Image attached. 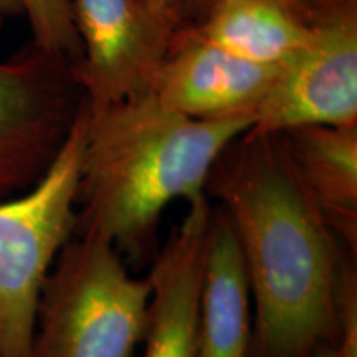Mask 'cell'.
I'll use <instances>...</instances> for the list:
<instances>
[{"mask_svg": "<svg viewBox=\"0 0 357 357\" xmlns=\"http://www.w3.org/2000/svg\"><path fill=\"white\" fill-rule=\"evenodd\" d=\"M294 171L329 227L357 252V124L278 132Z\"/></svg>", "mask_w": 357, "mask_h": 357, "instance_id": "11", "label": "cell"}, {"mask_svg": "<svg viewBox=\"0 0 357 357\" xmlns=\"http://www.w3.org/2000/svg\"><path fill=\"white\" fill-rule=\"evenodd\" d=\"M207 195L234 227L255 314L248 357L334 346L337 291L356 255L329 227L276 134L245 132L212 167Z\"/></svg>", "mask_w": 357, "mask_h": 357, "instance_id": "1", "label": "cell"}, {"mask_svg": "<svg viewBox=\"0 0 357 357\" xmlns=\"http://www.w3.org/2000/svg\"><path fill=\"white\" fill-rule=\"evenodd\" d=\"M184 29L266 68L283 66L310 37V25L281 0H211Z\"/></svg>", "mask_w": 357, "mask_h": 357, "instance_id": "12", "label": "cell"}, {"mask_svg": "<svg viewBox=\"0 0 357 357\" xmlns=\"http://www.w3.org/2000/svg\"><path fill=\"white\" fill-rule=\"evenodd\" d=\"M82 60L71 66L89 105L144 96L177 30L141 0H71Z\"/></svg>", "mask_w": 357, "mask_h": 357, "instance_id": "7", "label": "cell"}, {"mask_svg": "<svg viewBox=\"0 0 357 357\" xmlns=\"http://www.w3.org/2000/svg\"><path fill=\"white\" fill-rule=\"evenodd\" d=\"M252 294L235 230L220 207H211L195 357H248Z\"/></svg>", "mask_w": 357, "mask_h": 357, "instance_id": "10", "label": "cell"}, {"mask_svg": "<svg viewBox=\"0 0 357 357\" xmlns=\"http://www.w3.org/2000/svg\"><path fill=\"white\" fill-rule=\"evenodd\" d=\"M311 357H342V356L336 351V347L323 346V347H319V349L316 351Z\"/></svg>", "mask_w": 357, "mask_h": 357, "instance_id": "17", "label": "cell"}, {"mask_svg": "<svg viewBox=\"0 0 357 357\" xmlns=\"http://www.w3.org/2000/svg\"><path fill=\"white\" fill-rule=\"evenodd\" d=\"M17 3L29 20L38 52L71 66L82 60L71 0H17Z\"/></svg>", "mask_w": 357, "mask_h": 357, "instance_id": "13", "label": "cell"}, {"mask_svg": "<svg viewBox=\"0 0 357 357\" xmlns=\"http://www.w3.org/2000/svg\"><path fill=\"white\" fill-rule=\"evenodd\" d=\"M86 118L83 98L50 167L0 200V357H32L43 283L77 227Z\"/></svg>", "mask_w": 357, "mask_h": 357, "instance_id": "4", "label": "cell"}, {"mask_svg": "<svg viewBox=\"0 0 357 357\" xmlns=\"http://www.w3.org/2000/svg\"><path fill=\"white\" fill-rule=\"evenodd\" d=\"M211 202L190 204L151 263L144 357H195Z\"/></svg>", "mask_w": 357, "mask_h": 357, "instance_id": "9", "label": "cell"}, {"mask_svg": "<svg viewBox=\"0 0 357 357\" xmlns=\"http://www.w3.org/2000/svg\"><path fill=\"white\" fill-rule=\"evenodd\" d=\"M357 124V0H329L310 37L276 71L250 132Z\"/></svg>", "mask_w": 357, "mask_h": 357, "instance_id": "5", "label": "cell"}, {"mask_svg": "<svg viewBox=\"0 0 357 357\" xmlns=\"http://www.w3.org/2000/svg\"><path fill=\"white\" fill-rule=\"evenodd\" d=\"M75 235L106 240L126 265L158 255L159 218L174 200L207 195L223 151L253 126L252 114L199 121L144 95L89 105Z\"/></svg>", "mask_w": 357, "mask_h": 357, "instance_id": "2", "label": "cell"}, {"mask_svg": "<svg viewBox=\"0 0 357 357\" xmlns=\"http://www.w3.org/2000/svg\"><path fill=\"white\" fill-rule=\"evenodd\" d=\"M73 86L71 65L37 48L0 61V200L30 189L50 167L79 108Z\"/></svg>", "mask_w": 357, "mask_h": 357, "instance_id": "6", "label": "cell"}, {"mask_svg": "<svg viewBox=\"0 0 357 357\" xmlns=\"http://www.w3.org/2000/svg\"><path fill=\"white\" fill-rule=\"evenodd\" d=\"M154 15L178 30L195 17L199 0H141Z\"/></svg>", "mask_w": 357, "mask_h": 357, "instance_id": "14", "label": "cell"}, {"mask_svg": "<svg viewBox=\"0 0 357 357\" xmlns=\"http://www.w3.org/2000/svg\"><path fill=\"white\" fill-rule=\"evenodd\" d=\"M2 24H3V17L0 15V30H2Z\"/></svg>", "mask_w": 357, "mask_h": 357, "instance_id": "18", "label": "cell"}, {"mask_svg": "<svg viewBox=\"0 0 357 357\" xmlns=\"http://www.w3.org/2000/svg\"><path fill=\"white\" fill-rule=\"evenodd\" d=\"M149 300V278L129 273L113 245L73 235L43 283L32 357H132Z\"/></svg>", "mask_w": 357, "mask_h": 357, "instance_id": "3", "label": "cell"}, {"mask_svg": "<svg viewBox=\"0 0 357 357\" xmlns=\"http://www.w3.org/2000/svg\"><path fill=\"white\" fill-rule=\"evenodd\" d=\"M17 13H22L17 0H0V15L7 17L17 15Z\"/></svg>", "mask_w": 357, "mask_h": 357, "instance_id": "16", "label": "cell"}, {"mask_svg": "<svg viewBox=\"0 0 357 357\" xmlns=\"http://www.w3.org/2000/svg\"><path fill=\"white\" fill-rule=\"evenodd\" d=\"M208 2H211V0H199V8H197V13H195V17L202 12V8L207 6ZM281 2L291 8L298 17H301V19L310 25V22L314 19V15L318 13V10H321L329 0H281Z\"/></svg>", "mask_w": 357, "mask_h": 357, "instance_id": "15", "label": "cell"}, {"mask_svg": "<svg viewBox=\"0 0 357 357\" xmlns=\"http://www.w3.org/2000/svg\"><path fill=\"white\" fill-rule=\"evenodd\" d=\"M278 68H266L177 30L149 93L164 108L199 121L255 114Z\"/></svg>", "mask_w": 357, "mask_h": 357, "instance_id": "8", "label": "cell"}]
</instances>
